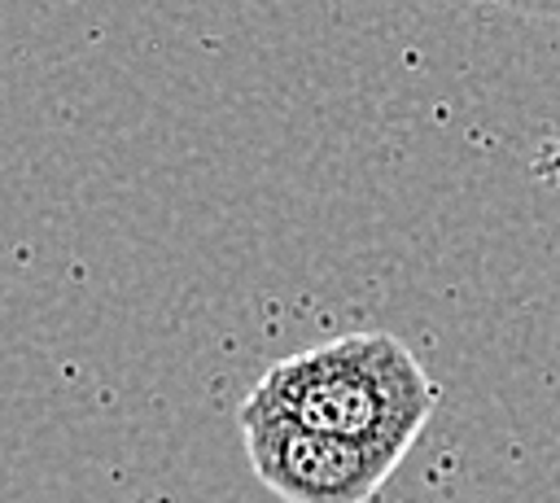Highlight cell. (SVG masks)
<instances>
[{
	"instance_id": "cell-1",
	"label": "cell",
	"mask_w": 560,
	"mask_h": 503,
	"mask_svg": "<svg viewBox=\"0 0 560 503\" xmlns=\"http://www.w3.org/2000/svg\"><path fill=\"white\" fill-rule=\"evenodd\" d=\"M245 398L306 429L407 455L438 407V385L394 332H346L271 363Z\"/></svg>"
},
{
	"instance_id": "cell-2",
	"label": "cell",
	"mask_w": 560,
	"mask_h": 503,
	"mask_svg": "<svg viewBox=\"0 0 560 503\" xmlns=\"http://www.w3.org/2000/svg\"><path fill=\"white\" fill-rule=\"evenodd\" d=\"M241 442L254 477L284 503H372L407 459L381 442H354L306 429L258 402H241Z\"/></svg>"
}]
</instances>
